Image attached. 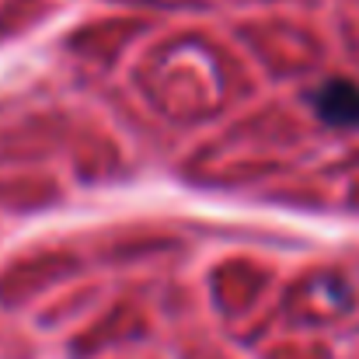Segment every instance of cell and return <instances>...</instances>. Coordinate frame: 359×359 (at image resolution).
I'll return each mask as SVG.
<instances>
[{
	"label": "cell",
	"instance_id": "obj_1",
	"mask_svg": "<svg viewBox=\"0 0 359 359\" xmlns=\"http://www.w3.org/2000/svg\"><path fill=\"white\" fill-rule=\"evenodd\" d=\"M314 112L321 122L339 126V129H356L359 126V88L353 81H325L314 95Z\"/></svg>",
	"mask_w": 359,
	"mask_h": 359
}]
</instances>
